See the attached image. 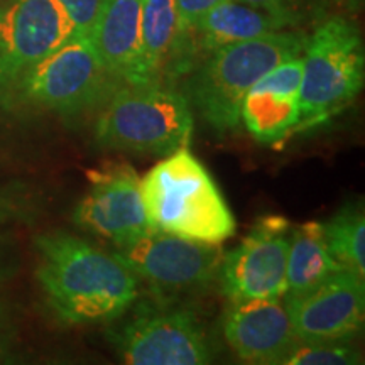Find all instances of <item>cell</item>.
Returning <instances> with one entry per match:
<instances>
[{"mask_svg": "<svg viewBox=\"0 0 365 365\" xmlns=\"http://www.w3.org/2000/svg\"><path fill=\"white\" fill-rule=\"evenodd\" d=\"M36 279L54 318L68 327L120 318L139 298V279L115 254L63 230L34 240Z\"/></svg>", "mask_w": 365, "mask_h": 365, "instance_id": "cell-1", "label": "cell"}, {"mask_svg": "<svg viewBox=\"0 0 365 365\" xmlns=\"http://www.w3.org/2000/svg\"><path fill=\"white\" fill-rule=\"evenodd\" d=\"M150 227L185 239L223 244L235 234V218L188 145L180 148L140 180Z\"/></svg>", "mask_w": 365, "mask_h": 365, "instance_id": "cell-2", "label": "cell"}, {"mask_svg": "<svg viewBox=\"0 0 365 365\" xmlns=\"http://www.w3.org/2000/svg\"><path fill=\"white\" fill-rule=\"evenodd\" d=\"M304 43V36L276 31L215 49L186 83L190 107L218 134L235 130L247 91L274 66L301 56Z\"/></svg>", "mask_w": 365, "mask_h": 365, "instance_id": "cell-3", "label": "cell"}, {"mask_svg": "<svg viewBox=\"0 0 365 365\" xmlns=\"http://www.w3.org/2000/svg\"><path fill=\"white\" fill-rule=\"evenodd\" d=\"M193 108L180 91L161 83L120 85L95 120V140L105 149L170 156L190 144Z\"/></svg>", "mask_w": 365, "mask_h": 365, "instance_id": "cell-4", "label": "cell"}, {"mask_svg": "<svg viewBox=\"0 0 365 365\" xmlns=\"http://www.w3.org/2000/svg\"><path fill=\"white\" fill-rule=\"evenodd\" d=\"M299 118L294 134L325 124L364 88L365 49L360 31L340 16L318 24L303 49Z\"/></svg>", "mask_w": 365, "mask_h": 365, "instance_id": "cell-5", "label": "cell"}, {"mask_svg": "<svg viewBox=\"0 0 365 365\" xmlns=\"http://www.w3.org/2000/svg\"><path fill=\"white\" fill-rule=\"evenodd\" d=\"M120 83L83 36H73L26 73L17 85L22 100L59 115H78L100 107Z\"/></svg>", "mask_w": 365, "mask_h": 365, "instance_id": "cell-6", "label": "cell"}, {"mask_svg": "<svg viewBox=\"0 0 365 365\" xmlns=\"http://www.w3.org/2000/svg\"><path fill=\"white\" fill-rule=\"evenodd\" d=\"M113 254L163 303H175L215 284L223 259L220 244H207L164 232H150L124 247H115Z\"/></svg>", "mask_w": 365, "mask_h": 365, "instance_id": "cell-7", "label": "cell"}, {"mask_svg": "<svg viewBox=\"0 0 365 365\" xmlns=\"http://www.w3.org/2000/svg\"><path fill=\"white\" fill-rule=\"evenodd\" d=\"M143 303L113 331L112 344L129 365H203L212 362V346L191 309Z\"/></svg>", "mask_w": 365, "mask_h": 365, "instance_id": "cell-8", "label": "cell"}, {"mask_svg": "<svg viewBox=\"0 0 365 365\" xmlns=\"http://www.w3.org/2000/svg\"><path fill=\"white\" fill-rule=\"evenodd\" d=\"M73 36L59 0H9L0 7V93L16 90L31 68Z\"/></svg>", "mask_w": 365, "mask_h": 365, "instance_id": "cell-9", "label": "cell"}, {"mask_svg": "<svg viewBox=\"0 0 365 365\" xmlns=\"http://www.w3.org/2000/svg\"><path fill=\"white\" fill-rule=\"evenodd\" d=\"M291 223L279 215L255 222L244 240L223 254L220 267L222 293L230 303L249 299L282 298L287 291V252Z\"/></svg>", "mask_w": 365, "mask_h": 365, "instance_id": "cell-10", "label": "cell"}, {"mask_svg": "<svg viewBox=\"0 0 365 365\" xmlns=\"http://www.w3.org/2000/svg\"><path fill=\"white\" fill-rule=\"evenodd\" d=\"M90 190L75 208L76 225L124 247L156 232L145 213L140 178L127 163H107L86 173Z\"/></svg>", "mask_w": 365, "mask_h": 365, "instance_id": "cell-11", "label": "cell"}, {"mask_svg": "<svg viewBox=\"0 0 365 365\" xmlns=\"http://www.w3.org/2000/svg\"><path fill=\"white\" fill-rule=\"evenodd\" d=\"M282 298L299 341H350L364 330L365 277L349 269Z\"/></svg>", "mask_w": 365, "mask_h": 365, "instance_id": "cell-12", "label": "cell"}, {"mask_svg": "<svg viewBox=\"0 0 365 365\" xmlns=\"http://www.w3.org/2000/svg\"><path fill=\"white\" fill-rule=\"evenodd\" d=\"M225 341L242 362L282 364L298 344L289 314L279 298L232 303L222 323Z\"/></svg>", "mask_w": 365, "mask_h": 365, "instance_id": "cell-13", "label": "cell"}, {"mask_svg": "<svg viewBox=\"0 0 365 365\" xmlns=\"http://www.w3.org/2000/svg\"><path fill=\"white\" fill-rule=\"evenodd\" d=\"M301 75V56L286 59L247 91L242 102L240 122L255 140L277 148L294 134L299 118Z\"/></svg>", "mask_w": 365, "mask_h": 365, "instance_id": "cell-14", "label": "cell"}, {"mask_svg": "<svg viewBox=\"0 0 365 365\" xmlns=\"http://www.w3.org/2000/svg\"><path fill=\"white\" fill-rule=\"evenodd\" d=\"M143 0H103L88 39L120 85H139Z\"/></svg>", "mask_w": 365, "mask_h": 365, "instance_id": "cell-15", "label": "cell"}, {"mask_svg": "<svg viewBox=\"0 0 365 365\" xmlns=\"http://www.w3.org/2000/svg\"><path fill=\"white\" fill-rule=\"evenodd\" d=\"M291 19L274 16L237 0H223L208 11L186 34L193 36L195 43L205 53H213L223 46L259 38V36L282 31Z\"/></svg>", "mask_w": 365, "mask_h": 365, "instance_id": "cell-16", "label": "cell"}, {"mask_svg": "<svg viewBox=\"0 0 365 365\" xmlns=\"http://www.w3.org/2000/svg\"><path fill=\"white\" fill-rule=\"evenodd\" d=\"M139 85L159 83L180 43L176 0H143Z\"/></svg>", "mask_w": 365, "mask_h": 365, "instance_id": "cell-17", "label": "cell"}, {"mask_svg": "<svg viewBox=\"0 0 365 365\" xmlns=\"http://www.w3.org/2000/svg\"><path fill=\"white\" fill-rule=\"evenodd\" d=\"M341 269L328 252L322 222H307L291 232L286 294L304 293Z\"/></svg>", "mask_w": 365, "mask_h": 365, "instance_id": "cell-18", "label": "cell"}, {"mask_svg": "<svg viewBox=\"0 0 365 365\" xmlns=\"http://www.w3.org/2000/svg\"><path fill=\"white\" fill-rule=\"evenodd\" d=\"M328 252L340 264L365 277V213L362 203H349L322 223Z\"/></svg>", "mask_w": 365, "mask_h": 365, "instance_id": "cell-19", "label": "cell"}, {"mask_svg": "<svg viewBox=\"0 0 365 365\" xmlns=\"http://www.w3.org/2000/svg\"><path fill=\"white\" fill-rule=\"evenodd\" d=\"M362 354L346 341H299L281 365H357Z\"/></svg>", "mask_w": 365, "mask_h": 365, "instance_id": "cell-20", "label": "cell"}, {"mask_svg": "<svg viewBox=\"0 0 365 365\" xmlns=\"http://www.w3.org/2000/svg\"><path fill=\"white\" fill-rule=\"evenodd\" d=\"M36 213L34 196L22 182L0 185V228L27 222Z\"/></svg>", "mask_w": 365, "mask_h": 365, "instance_id": "cell-21", "label": "cell"}, {"mask_svg": "<svg viewBox=\"0 0 365 365\" xmlns=\"http://www.w3.org/2000/svg\"><path fill=\"white\" fill-rule=\"evenodd\" d=\"M75 26V36L88 38L103 0H59Z\"/></svg>", "mask_w": 365, "mask_h": 365, "instance_id": "cell-22", "label": "cell"}, {"mask_svg": "<svg viewBox=\"0 0 365 365\" xmlns=\"http://www.w3.org/2000/svg\"><path fill=\"white\" fill-rule=\"evenodd\" d=\"M223 0H176L180 36L186 34L208 11L222 4Z\"/></svg>", "mask_w": 365, "mask_h": 365, "instance_id": "cell-23", "label": "cell"}, {"mask_svg": "<svg viewBox=\"0 0 365 365\" xmlns=\"http://www.w3.org/2000/svg\"><path fill=\"white\" fill-rule=\"evenodd\" d=\"M17 269V254L7 235L0 234V284H4Z\"/></svg>", "mask_w": 365, "mask_h": 365, "instance_id": "cell-24", "label": "cell"}, {"mask_svg": "<svg viewBox=\"0 0 365 365\" xmlns=\"http://www.w3.org/2000/svg\"><path fill=\"white\" fill-rule=\"evenodd\" d=\"M237 2H242L245 4V6L261 9V11L274 14V16H281V17H286V19L293 21V16H291V9H289L291 0H237Z\"/></svg>", "mask_w": 365, "mask_h": 365, "instance_id": "cell-25", "label": "cell"}, {"mask_svg": "<svg viewBox=\"0 0 365 365\" xmlns=\"http://www.w3.org/2000/svg\"><path fill=\"white\" fill-rule=\"evenodd\" d=\"M12 328H11V317L7 313V307L2 299H0V357L6 354L9 341H11Z\"/></svg>", "mask_w": 365, "mask_h": 365, "instance_id": "cell-26", "label": "cell"}, {"mask_svg": "<svg viewBox=\"0 0 365 365\" xmlns=\"http://www.w3.org/2000/svg\"><path fill=\"white\" fill-rule=\"evenodd\" d=\"M333 2L345 12H359L362 9L364 0H333Z\"/></svg>", "mask_w": 365, "mask_h": 365, "instance_id": "cell-27", "label": "cell"}]
</instances>
